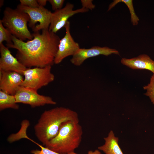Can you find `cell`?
<instances>
[{"mask_svg":"<svg viewBox=\"0 0 154 154\" xmlns=\"http://www.w3.org/2000/svg\"><path fill=\"white\" fill-rule=\"evenodd\" d=\"M32 34L33 38L26 42L12 35L13 43L6 44L7 47L17 50L16 58L27 68L52 66L60 40L59 37L48 29Z\"/></svg>","mask_w":154,"mask_h":154,"instance_id":"cell-1","label":"cell"},{"mask_svg":"<svg viewBox=\"0 0 154 154\" xmlns=\"http://www.w3.org/2000/svg\"><path fill=\"white\" fill-rule=\"evenodd\" d=\"M68 121L79 122L77 113L62 107L45 110L34 126L35 135L45 146L57 135L62 124Z\"/></svg>","mask_w":154,"mask_h":154,"instance_id":"cell-2","label":"cell"},{"mask_svg":"<svg viewBox=\"0 0 154 154\" xmlns=\"http://www.w3.org/2000/svg\"><path fill=\"white\" fill-rule=\"evenodd\" d=\"M82 134L79 122L67 121L62 124L57 135L45 147L60 154H69L78 147Z\"/></svg>","mask_w":154,"mask_h":154,"instance_id":"cell-3","label":"cell"},{"mask_svg":"<svg viewBox=\"0 0 154 154\" xmlns=\"http://www.w3.org/2000/svg\"><path fill=\"white\" fill-rule=\"evenodd\" d=\"M3 14V17L0 20L13 35L23 41L33 38L27 27L30 18L27 13L17 8L13 9L7 7L5 8Z\"/></svg>","mask_w":154,"mask_h":154,"instance_id":"cell-4","label":"cell"},{"mask_svg":"<svg viewBox=\"0 0 154 154\" xmlns=\"http://www.w3.org/2000/svg\"><path fill=\"white\" fill-rule=\"evenodd\" d=\"M51 68L50 66L27 68L23 73L24 80L21 86L37 91L47 86L54 80V76L51 72Z\"/></svg>","mask_w":154,"mask_h":154,"instance_id":"cell-5","label":"cell"},{"mask_svg":"<svg viewBox=\"0 0 154 154\" xmlns=\"http://www.w3.org/2000/svg\"><path fill=\"white\" fill-rule=\"evenodd\" d=\"M17 8L29 15L30 20L28 25L34 32L48 29L52 13L50 11L40 6L38 8H32L20 4L17 6Z\"/></svg>","mask_w":154,"mask_h":154,"instance_id":"cell-6","label":"cell"},{"mask_svg":"<svg viewBox=\"0 0 154 154\" xmlns=\"http://www.w3.org/2000/svg\"><path fill=\"white\" fill-rule=\"evenodd\" d=\"M15 96L17 103L28 104L32 108L56 104L50 97L39 94L36 90L24 87L21 86Z\"/></svg>","mask_w":154,"mask_h":154,"instance_id":"cell-7","label":"cell"},{"mask_svg":"<svg viewBox=\"0 0 154 154\" xmlns=\"http://www.w3.org/2000/svg\"><path fill=\"white\" fill-rule=\"evenodd\" d=\"M74 7L73 4L67 3L63 8L52 13L49 30L56 33L64 27L70 17L76 14L86 13L89 11L82 7L74 10Z\"/></svg>","mask_w":154,"mask_h":154,"instance_id":"cell-8","label":"cell"},{"mask_svg":"<svg viewBox=\"0 0 154 154\" xmlns=\"http://www.w3.org/2000/svg\"><path fill=\"white\" fill-rule=\"evenodd\" d=\"M66 34L60 40L58 51L54 60V64L60 63L66 58L73 56L80 48L79 44L75 42L71 36L70 32V24L68 21L64 27Z\"/></svg>","mask_w":154,"mask_h":154,"instance_id":"cell-9","label":"cell"},{"mask_svg":"<svg viewBox=\"0 0 154 154\" xmlns=\"http://www.w3.org/2000/svg\"><path fill=\"white\" fill-rule=\"evenodd\" d=\"M112 54L119 55L118 50L108 46H95L88 48H80L72 56L70 61L74 65L79 66L89 58L100 55L107 56Z\"/></svg>","mask_w":154,"mask_h":154,"instance_id":"cell-10","label":"cell"},{"mask_svg":"<svg viewBox=\"0 0 154 154\" xmlns=\"http://www.w3.org/2000/svg\"><path fill=\"white\" fill-rule=\"evenodd\" d=\"M24 80L23 75L11 71L0 70V90L15 95Z\"/></svg>","mask_w":154,"mask_h":154,"instance_id":"cell-11","label":"cell"},{"mask_svg":"<svg viewBox=\"0 0 154 154\" xmlns=\"http://www.w3.org/2000/svg\"><path fill=\"white\" fill-rule=\"evenodd\" d=\"M0 70L15 72L23 75L27 68L11 54L3 43L0 44Z\"/></svg>","mask_w":154,"mask_h":154,"instance_id":"cell-12","label":"cell"},{"mask_svg":"<svg viewBox=\"0 0 154 154\" xmlns=\"http://www.w3.org/2000/svg\"><path fill=\"white\" fill-rule=\"evenodd\" d=\"M121 62L131 69H145L151 71L154 74V61L146 54H141L130 58H123Z\"/></svg>","mask_w":154,"mask_h":154,"instance_id":"cell-13","label":"cell"},{"mask_svg":"<svg viewBox=\"0 0 154 154\" xmlns=\"http://www.w3.org/2000/svg\"><path fill=\"white\" fill-rule=\"evenodd\" d=\"M104 144L98 147L105 154H123L118 144L119 138L110 130L107 137L104 138Z\"/></svg>","mask_w":154,"mask_h":154,"instance_id":"cell-14","label":"cell"},{"mask_svg":"<svg viewBox=\"0 0 154 154\" xmlns=\"http://www.w3.org/2000/svg\"><path fill=\"white\" fill-rule=\"evenodd\" d=\"M17 104L15 95L9 94L0 90V111L9 108L18 109L19 106Z\"/></svg>","mask_w":154,"mask_h":154,"instance_id":"cell-15","label":"cell"},{"mask_svg":"<svg viewBox=\"0 0 154 154\" xmlns=\"http://www.w3.org/2000/svg\"><path fill=\"white\" fill-rule=\"evenodd\" d=\"M120 2L124 3L128 8L130 14L131 21L132 24L134 26L137 25L139 20L135 13L132 0H114L109 5L108 11H110L116 5Z\"/></svg>","mask_w":154,"mask_h":154,"instance_id":"cell-16","label":"cell"},{"mask_svg":"<svg viewBox=\"0 0 154 154\" xmlns=\"http://www.w3.org/2000/svg\"><path fill=\"white\" fill-rule=\"evenodd\" d=\"M12 35L10 31L3 26L0 20V44L4 41H6L7 44H12Z\"/></svg>","mask_w":154,"mask_h":154,"instance_id":"cell-17","label":"cell"},{"mask_svg":"<svg viewBox=\"0 0 154 154\" xmlns=\"http://www.w3.org/2000/svg\"><path fill=\"white\" fill-rule=\"evenodd\" d=\"M143 89L146 90L144 94L148 96L154 106V74L151 76L149 83L143 86Z\"/></svg>","mask_w":154,"mask_h":154,"instance_id":"cell-18","label":"cell"},{"mask_svg":"<svg viewBox=\"0 0 154 154\" xmlns=\"http://www.w3.org/2000/svg\"><path fill=\"white\" fill-rule=\"evenodd\" d=\"M35 143L41 148V150H32L31 152L32 154H61L53 151L45 147H44L36 142H35Z\"/></svg>","mask_w":154,"mask_h":154,"instance_id":"cell-19","label":"cell"},{"mask_svg":"<svg viewBox=\"0 0 154 154\" xmlns=\"http://www.w3.org/2000/svg\"><path fill=\"white\" fill-rule=\"evenodd\" d=\"M48 1L51 4L52 9L54 11L62 8L64 0H48Z\"/></svg>","mask_w":154,"mask_h":154,"instance_id":"cell-20","label":"cell"},{"mask_svg":"<svg viewBox=\"0 0 154 154\" xmlns=\"http://www.w3.org/2000/svg\"><path fill=\"white\" fill-rule=\"evenodd\" d=\"M20 5L32 8H37L40 7L36 0H20Z\"/></svg>","mask_w":154,"mask_h":154,"instance_id":"cell-21","label":"cell"},{"mask_svg":"<svg viewBox=\"0 0 154 154\" xmlns=\"http://www.w3.org/2000/svg\"><path fill=\"white\" fill-rule=\"evenodd\" d=\"M92 0H81V2L82 8L88 10H92L95 8V5L92 3Z\"/></svg>","mask_w":154,"mask_h":154,"instance_id":"cell-22","label":"cell"},{"mask_svg":"<svg viewBox=\"0 0 154 154\" xmlns=\"http://www.w3.org/2000/svg\"><path fill=\"white\" fill-rule=\"evenodd\" d=\"M69 154H80L75 153L74 152L71 153ZM86 154H102L100 151L98 149H96L94 151L92 150L89 151Z\"/></svg>","mask_w":154,"mask_h":154,"instance_id":"cell-23","label":"cell"},{"mask_svg":"<svg viewBox=\"0 0 154 154\" xmlns=\"http://www.w3.org/2000/svg\"><path fill=\"white\" fill-rule=\"evenodd\" d=\"M37 1L39 6L44 7L46 5L48 0H37Z\"/></svg>","mask_w":154,"mask_h":154,"instance_id":"cell-24","label":"cell"},{"mask_svg":"<svg viewBox=\"0 0 154 154\" xmlns=\"http://www.w3.org/2000/svg\"><path fill=\"white\" fill-rule=\"evenodd\" d=\"M4 4V1L3 0H0V7H1Z\"/></svg>","mask_w":154,"mask_h":154,"instance_id":"cell-25","label":"cell"}]
</instances>
